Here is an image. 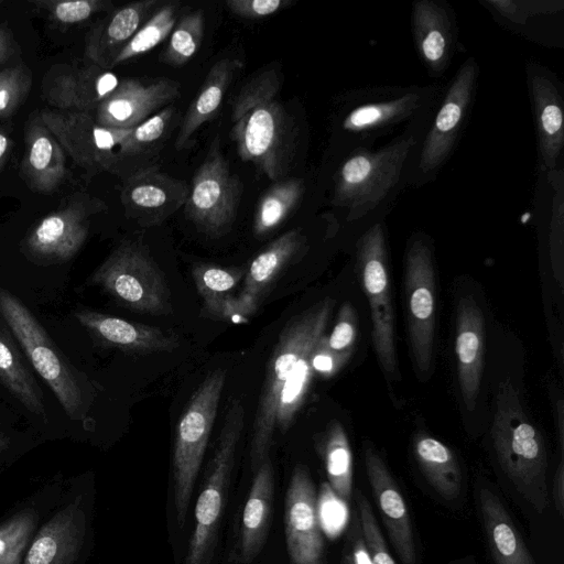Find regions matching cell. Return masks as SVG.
Returning a JSON list of instances; mask_svg holds the SVG:
<instances>
[{"label": "cell", "mask_w": 564, "mask_h": 564, "mask_svg": "<svg viewBox=\"0 0 564 564\" xmlns=\"http://www.w3.org/2000/svg\"><path fill=\"white\" fill-rule=\"evenodd\" d=\"M434 107L382 145L356 149L335 161L328 203L340 227L357 226L364 231L384 220L408 186L412 160Z\"/></svg>", "instance_id": "6da1fadb"}, {"label": "cell", "mask_w": 564, "mask_h": 564, "mask_svg": "<svg viewBox=\"0 0 564 564\" xmlns=\"http://www.w3.org/2000/svg\"><path fill=\"white\" fill-rule=\"evenodd\" d=\"M281 78L275 69L257 74L236 95L230 137L240 159L271 181H281L293 163L297 127L276 98Z\"/></svg>", "instance_id": "7a4b0ae2"}, {"label": "cell", "mask_w": 564, "mask_h": 564, "mask_svg": "<svg viewBox=\"0 0 564 564\" xmlns=\"http://www.w3.org/2000/svg\"><path fill=\"white\" fill-rule=\"evenodd\" d=\"M445 84L375 85L351 89L338 101L334 129L335 161L360 148H372L431 110Z\"/></svg>", "instance_id": "3957f363"}, {"label": "cell", "mask_w": 564, "mask_h": 564, "mask_svg": "<svg viewBox=\"0 0 564 564\" xmlns=\"http://www.w3.org/2000/svg\"><path fill=\"white\" fill-rule=\"evenodd\" d=\"M498 462L518 492L539 512L549 507L546 452L543 438L508 378L498 386L491 426Z\"/></svg>", "instance_id": "277c9868"}, {"label": "cell", "mask_w": 564, "mask_h": 564, "mask_svg": "<svg viewBox=\"0 0 564 564\" xmlns=\"http://www.w3.org/2000/svg\"><path fill=\"white\" fill-rule=\"evenodd\" d=\"M333 308L334 301L326 297L290 319L280 333L267 365L252 425L249 454L256 469L268 458L273 442L281 391L297 362L312 351L325 334Z\"/></svg>", "instance_id": "5b68a950"}, {"label": "cell", "mask_w": 564, "mask_h": 564, "mask_svg": "<svg viewBox=\"0 0 564 564\" xmlns=\"http://www.w3.org/2000/svg\"><path fill=\"white\" fill-rule=\"evenodd\" d=\"M479 74L477 59L469 56L445 84L413 156L408 186L433 182L452 158L473 110Z\"/></svg>", "instance_id": "8992f818"}, {"label": "cell", "mask_w": 564, "mask_h": 564, "mask_svg": "<svg viewBox=\"0 0 564 564\" xmlns=\"http://www.w3.org/2000/svg\"><path fill=\"white\" fill-rule=\"evenodd\" d=\"M226 376V371L219 368L204 378L176 426L172 478L176 520L181 528L186 520L193 488L217 414Z\"/></svg>", "instance_id": "52a82bcc"}, {"label": "cell", "mask_w": 564, "mask_h": 564, "mask_svg": "<svg viewBox=\"0 0 564 564\" xmlns=\"http://www.w3.org/2000/svg\"><path fill=\"white\" fill-rule=\"evenodd\" d=\"M243 425L245 408L239 399H235L228 406L208 475L195 506V525L185 564H210L213 560Z\"/></svg>", "instance_id": "ba28073f"}, {"label": "cell", "mask_w": 564, "mask_h": 564, "mask_svg": "<svg viewBox=\"0 0 564 564\" xmlns=\"http://www.w3.org/2000/svg\"><path fill=\"white\" fill-rule=\"evenodd\" d=\"M90 283L131 311L155 316L172 311L166 279L140 243L119 245L91 274Z\"/></svg>", "instance_id": "9c48e42d"}, {"label": "cell", "mask_w": 564, "mask_h": 564, "mask_svg": "<svg viewBox=\"0 0 564 564\" xmlns=\"http://www.w3.org/2000/svg\"><path fill=\"white\" fill-rule=\"evenodd\" d=\"M0 317L37 373L51 388L66 414H83L84 395L77 377L32 312L0 286Z\"/></svg>", "instance_id": "30bf717a"}, {"label": "cell", "mask_w": 564, "mask_h": 564, "mask_svg": "<svg viewBox=\"0 0 564 564\" xmlns=\"http://www.w3.org/2000/svg\"><path fill=\"white\" fill-rule=\"evenodd\" d=\"M356 257L370 307L376 355L384 373L399 378L384 220L376 221L360 232L356 242Z\"/></svg>", "instance_id": "8fae6325"}, {"label": "cell", "mask_w": 564, "mask_h": 564, "mask_svg": "<svg viewBox=\"0 0 564 564\" xmlns=\"http://www.w3.org/2000/svg\"><path fill=\"white\" fill-rule=\"evenodd\" d=\"M241 195L242 184L230 172L216 137L193 176L184 205L185 216L200 232L223 236L236 219Z\"/></svg>", "instance_id": "7c38bea8"}, {"label": "cell", "mask_w": 564, "mask_h": 564, "mask_svg": "<svg viewBox=\"0 0 564 564\" xmlns=\"http://www.w3.org/2000/svg\"><path fill=\"white\" fill-rule=\"evenodd\" d=\"M37 116L64 152L87 171L116 173L120 163L131 158L128 140L132 128L100 126L89 112L46 109Z\"/></svg>", "instance_id": "4fadbf2b"}, {"label": "cell", "mask_w": 564, "mask_h": 564, "mask_svg": "<svg viewBox=\"0 0 564 564\" xmlns=\"http://www.w3.org/2000/svg\"><path fill=\"white\" fill-rule=\"evenodd\" d=\"M404 290L412 357L417 370L426 375L434 355L436 319L433 248L424 232L413 234L408 241Z\"/></svg>", "instance_id": "5bb4252c"}, {"label": "cell", "mask_w": 564, "mask_h": 564, "mask_svg": "<svg viewBox=\"0 0 564 564\" xmlns=\"http://www.w3.org/2000/svg\"><path fill=\"white\" fill-rule=\"evenodd\" d=\"M535 137L538 171L564 166V86L558 76L540 62L524 65Z\"/></svg>", "instance_id": "9a60e30c"}, {"label": "cell", "mask_w": 564, "mask_h": 564, "mask_svg": "<svg viewBox=\"0 0 564 564\" xmlns=\"http://www.w3.org/2000/svg\"><path fill=\"white\" fill-rule=\"evenodd\" d=\"M284 531L292 564H324V538L310 471L296 465L284 499Z\"/></svg>", "instance_id": "2e32d148"}, {"label": "cell", "mask_w": 564, "mask_h": 564, "mask_svg": "<svg viewBox=\"0 0 564 564\" xmlns=\"http://www.w3.org/2000/svg\"><path fill=\"white\" fill-rule=\"evenodd\" d=\"M411 33L421 64L431 78H441L458 48V23L446 0H416L411 9Z\"/></svg>", "instance_id": "e0dca14e"}, {"label": "cell", "mask_w": 564, "mask_h": 564, "mask_svg": "<svg viewBox=\"0 0 564 564\" xmlns=\"http://www.w3.org/2000/svg\"><path fill=\"white\" fill-rule=\"evenodd\" d=\"M178 96V84L166 77L151 82L123 78L98 105L94 117L100 126L130 129L171 105Z\"/></svg>", "instance_id": "ac0fdd59"}, {"label": "cell", "mask_w": 564, "mask_h": 564, "mask_svg": "<svg viewBox=\"0 0 564 564\" xmlns=\"http://www.w3.org/2000/svg\"><path fill=\"white\" fill-rule=\"evenodd\" d=\"M503 29L547 47L564 46L563 0H479Z\"/></svg>", "instance_id": "d6986e66"}, {"label": "cell", "mask_w": 564, "mask_h": 564, "mask_svg": "<svg viewBox=\"0 0 564 564\" xmlns=\"http://www.w3.org/2000/svg\"><path fill=\"white\" fill-rule=\"evenodd\" d=\"M188 192L183 181L154 170H140L127 180L121 202L130 218L141 226H153L184 206Z\"/></svg>", "instance_id": "ffe728a7"}, {"label": "cell", "mask_w": 564, "mask_h": 564, "mask_svg": "<svg viewBox=\"0 0 564 564\" xmlns=\"http://www.w3.org/2000/svg\"><path fill=\"white\" fill-rule=\"evenodd\" d=\"M91 209L82 202L67 205L42 218L25 239L30 256L43 262H62L73 258L88 237Z\"/></svg>", "instance_id": "44dd1931"}, {"label": "cell", "mask_w": 564, "mask_h": 564, "mask_svg": "<svg viewBox=\"0 0 564 564\" xmlns=\"http://www.w3.org/2000/svg\"><path fill=\"white\" fill-rule=\"evenodd\" d=\"M365 466L373 498L401 563L416 564L406 503L383 459L370 445L365 447Z\"/></svg>", "instance_id": "7402d4cb"}, {"label": "cell", "mask_w": 564, "mask_h": 564, "mask_svg": "<svg viewBox=\"0 0 564 564\" xmlns=\"http://www.w3.org/2000/svg\"><path fill=\"white\" fill-rule=\"evenodd\" d=\"M77 322L100 345L130 354H152L175 350L180 340L171 332L130 322L90 310L74 313Z\"/></svg>", "instance_id": "603a6c76"}, {"label": "cell", "mask_w": 564, "mask_h": 564, "mask_svg": "<svg viewBox=\"0 0 564 564\" xmlns=\"http://www.w3.org/2000/svg\"><path fill=\"white\" fill-rule=\"evenodd\" d=\"M119 82L110 69L93 63L79 68L62 66L47 76L43 91L46 100L58 110L91 113Z\"/></svg>", "instance_id": "cb8c5ba5"}, {"label": "cell", "mask_w": 564, "mask_h": 564, "mask_svg": "<svg viewBox=\"0 0 564 564\" xmlns=\"http://www.w3.org/2000/svg\"><path fill=\"white\" fill-rule=\"evenodd\" d=\"M85 534L86 514L78 496L40 529L22 564H76Z\"/></svg>", "instance_id": "d4e9b609"}, {"label": "cell", "mask_w": 564, "mask_h": 564, "mask_svg": "<svg viewBox=\"0 0 564 564\" xmlns=\"http://www.w3.org/2000/svg\"><path fill=\"white\" fill-rule=\"evenodd\" d=\"M455 351L462 398L467 410L473 411L484 368L485 319L471 296L460 297L457 305Z\"/></svg>", "instance_id": "484cf974"}, {"label": "cell", "mask_w": 564, "mask_h": 564, "mask_svg": "<svg viewBox=\"0 0 564 564\" xmlns=\"http://www.w3.org/2000/svg\"><path fill=\"white\" fill-rule=\"evenodd\" d=\"M158 3L156 0L131 2L97 22L86 35L85 54L90 63L111 69L117 55L152 15Z\"/></svg>", "instance_id": "4316f807"}, {"label": "cell", "mask_w": 564, "mask_h": 564, "mask_svg": "<svg viewBox=\"0 0 564 564\" xmlns=\"http://www.w3.org/2000/svg\"><path fill=\"white\" fill-rule=\"evenodd\" d=\"M22 174L29 187L41 193L55 191L66 174L65 152L36 115L28 122Z\"/></svg>", "instance_id": "83f0119b"}, {"label": "cell", "mask_w": 564, "mask_h": 564, "mask_svg": "<svg viewBox=\"0 0 564 564\" xmlns=\"http://www.w3.org/2000/svg\"><path fill=\"white\" fill-rule=\"evenodd\" d=\"M274 473L269 457L257 468L241 518L239 561L252 562L262 550L271 524Z\"/></svg>", "instance_id": "f1b7e54d"}, {"label": "cell", "mask_w": 564, "mask_h": 564, "mask_svg": "<svg viewBox=\"0 0 564 564\" xmlns=\"http://www.w3.org/2000/svg\"><path fill=\"white\" fill-rule=\"evenodd\" d=\"M533 207L545 219L546 245L553 278L564 285V166L538 171Z\"/></svg>", "instance_id": "f546056e"}, {"label": "cell", "mask_w": 564, "mask_h": 564, "mask_svg": "<svg viewBox=\"0 0 564 564\" xmlns=\"http://www.w3.org/2000/svg\"><path fill=\"white\" fill-rule=\"evenodd\" d=\"M305 248L306 237L301 228H293L274 239L251 261L238 296L258 310L280 272Z\"/></svg>", "instance_id": "4dcf8cb0"}, {"label": "cell", "mask_w": 564, "mask_h": 564, "mask_svg": "<svg viewBox=\"0 0 564 564\" xmlns=\"http://www.w3.org/2000/svg\"><path fill=\"white\" fill-rule=\"evenodd\" d=\"M479 507L495 564H535L505 506L490 489L479 490Z\"/></svg>", "instance_id": "1f68e13d"}, {"label": "cell", "mask_w": 564, "mask_h": 564, "mask_svg": "<svg viewBox=\"0 0 564 564\" xmlns=\"http://www.w3.org/2000/svg\"><path fill=\"white\" fill-rule=\"evenodd\" d=\"M240 68V62L234 58H221L209 69L203 85L194 100L188 106L181 122L175 148L183 150L194 142V134L208 120H210L223 104L224 97Z\"/></svg>", "instance_id": "d6a6232c"}, {"label": "cell", "mask_w": 564, "mask_h": 564, "mask_svg": "<svg viewBox=\"0 0 564 564\" xmlns=\"http://www.w3.org/2000/svg\"><path fill=\"white\" fill-rule=\"evenodd\" d=\"M413 448L429 484L445 500H455L462 490V471L453 452L426 434L415 436Z\"/></svg>", "instance_id": "836d02e7"}, {"label": "cell", "mask_w": 564, "mask_h": 564, "mask_svg": "<svg viewBox=\"0 0 564 564\" xmlns=\"http://www.w3.org/2000/svg\"><path fill=\"white\" fill-rule=\"evenodd\" d=\"M319 453L325 465L327 485L341 501L349 503L352 495V453L346 431L339 422H332L324 433Z\"/></svg>", "instance_id": "e575fe53"}, {"label": "cell", "mask_w": 564, "mask_h": 564, "mask_svg": "<svg viewBox=\"0 0 564 564\" xmlns=\"http://www.w3.org/2000/svg\"><path fill=\"white\" fill-rule=\"evenodd\" d=\"M306 191L301 178L275 182L260 197L253 218V234L264 237L281 226L300 206Z\"/></svg>", "instance_id": "d590c367"}, {"label": "cell", "mask_w": 564, "mask_h": 564, "mask_svg": "<svg viewBox=\"0 0 564 564\" xmlns=\"http://www.w3.org/2000/svg\"><path fill=\"white\" fill-rule=\"evenodd\" d=\"M0 380L2 384L32 413L43 415L42 391L26 368L18 348L0 328Z\"/></svg>", "instance_id": "8d00e7d4"}, {"label": "cell", "mask_w": 564, "mask_h": 564, "mask_svg": "<svg viewBox=\"0 0 564 564\" xmlns=\"http://www.w3.org/2000/svg\"><path fill=\"white\" fill-rule=\"evenodd\" d=\"M182 11V4L178 1L167 2L156 9L120 51L112 67L148 53L159 45L171 34Z\"/></svg>", "instance_id": "74e56055"}, {"label": "cell", "mask_w": 564, "mask_h": 564, "mask_svg": "<svg viewBox=\"0 0 564 564\" xmlns=\"http://www.w3.org/2000/svg\"><path fill=\"white\" fill-rule=\"evenodd\" d=\"M205 19L202 10L191 11L180 18L170 34L162 62L171 66L186 64L198 51L204 36Z\"/></svg>", "instance_id": "f35d334b"}, {"label": "cell", "mask_w": 564, "mask_h": 564, "mask_svg": "<svg viewBox=\"0 0 564 564\" xmlns=\"http://www.w3.org/2000/svg\"><path fill=\"white\" fill-rule=\"evenodd\" d=\"M37 520V512L25 508L0 525V564H22Z\"/></svg>", "instance_id": "ab89813d"}, {"label": "cell", "mask_w": 564, "mask_h": 564, "mask_svg": "<svg viewBox=\"0 0 564 564\" xmlns=\"http://www.w3.org/2000/svg\"><path fill=\"white\" fill-rule=\"evenodd\" d=\"M310 355L311 352L297 362L294 372L281 391L275 422L276 430L281 433H285L290 429L308 392L314 376Z\"/></svg>", "instance_id": "60d3db41"}, {"label": "cell", "mask_w": 564, "mask_h": 564, "mask_svg": "<svg viewBox=\"0 0 564 564\" xmlns=\"http://www.w3.org/2000/svg\"><path fill=\"white\" fill-rule=\"evenodd\" d=\"M245 267H220L198 263L192 270L197 292L204 303L231 295V291L246 274Z\"/></svg>", "instance_id": "b9f144b4"}, {"label": "cell", "mask_w": 564, "mask_h": 564, "mask_svg": "<svg viewBox=\"0 0 564 564\" xmlns=\"http://www.w3.org/2000/svg\"><path fill=\"white\" fill-rule=\"evenodd\" d=\"M34 6L44 10L52 21L62 25H72L108 10L111 2L107 0H40L34 1Z\"/></svg>", "instance_id": "7bdbcfd3"}, {"label": "cell", "mask_w": 564, "mask_h": 564, "mask_svg": "<svg viewBox=\"0 0 564 564\" xmlns=\"http://www.w3.org/2000/svg\"><path fill=\"white\" fill-rule=\"evenodd\" d=\"M32 84L29 68L22 65L0 72V119L11 116L26 98Z\"/></svg>", "instance_id": "ee69618b"}, {"label": "cell", "mask_w": 564, "mask_h": 564, "mask_svg": "<svg viewBox=\"0 0 564 564\" xmlns=\"http://www.w3.org/2000/svg\"><path fill=\"white\" fill-rule=\"evenodd\" d=\"M355 497L359 512L360 531L372 564H395L368 499L359 490L356 491Z\"/></svg>", "instance_id": "f6af8a7d"}, {"label": "cell", "mask_w": 564, "mask_h": 564, "mask_svg": "<svg viewBox=\"0 0 564 564\" xmlns=\"http://www.w3.org/2000/svg\"><path fill=\"white\" fill-rule=\"evenodd\" d=\"M175 108L172 105L164 107L142 123L133 127L128 140L131 156L140 155L154 145L170 129Z\"/></svg>", "instance_id": "bcb514c9"}, {"label": "cell", "mask_w": 564, "mask_h": 564, "mask_svg": "<svg viewBox=\"0 0 564 564\" xmlns=\"http://www.w3.org/2000/svg\"><path fill=\"white\" fill-rule=\"evenodd\" d=\"M325 337L334 352L350 358L357 337V314L349 302L340 306L336 324L332 333Z\"/></svg>", "instance_id": "7dc6e473"}, {"label": "cell", "mask_w": 564, "mask_h": 564, "mask_svg": "<svg viewBox=\"0 0 564 564\" xmlns=\"http://www.w3.org/2000/svg\"><path fill=\"white\" fill-rule=\"evenodd\" d=\"M256 311L257 308L232 294L203 305V313L207 317L234 323L246 322Z\"/></svg>", "instance_id": "c3c4849f"}, {"label": "cell", "mask_w": 564, "mask_h": 564, "mask_svg": "<svg viewBox=\"0 0 564 564\" xmlns=\"http://www.w3.org/2000/svg\"><path fill=\"white\" fill-rule=\"evenodd\" d=\"M348 359L349 357L336 354L328 347L325 334L315 344L310 355V364L314 375L325 378L336 375Z\"/></svg>", "instance_id": "681fc988"}, {"label": "cell", "mask_w": 564, "mask_h": 564, "mask_svg": "<svg viewBox=\"0 0 564 564\" xmlns=\"http://www.w3.org/2000/svg\"><path fill=\"white\" fill-rule=\"evenodd\" d=\"M293 3V0H228L227 8L243 19H261L272 15Z\"/></svg>", "instance_id": "f907efd6"}, {"label": "cell", "mask_w": 564, "mask_h": 564, "mask_svg": "<svg viewBox=\"0 0 564 564\" xmlns=\"http://www.w3.org/2000/svg\"><path fill=\"white\" fill-rule=\"evenodd\" d=\"M351 564H372L365 540L362 538L359 522L351 534Z\"/></svg>", "instance_id": "816d5d0a"}, {"label": "cell", "mask_w": 564, "mask_h": 564, "mask_svg": "<svg viewBox=\"0 0 564 564\" xmlns=\"http://www.w3.org/2000/svg\"><path fill=\"white\" fill-rule=\"evenodd\" d=\"M554 506L561 518L564 517V460L561 458L553 479Z\"/></svg>", "instance_id": "f5cc1de1"}, {"label": "cell", "mask_w": 564, "mask_h": 564, "mask_svg": "<svg viewBox=\"0 0 564 564\" xmlns=\"http://www.w3.org/2000/svg\"><path fill=\"white\" fill-rule=\"evenodd\" d=\"M554 410H555V427H556V434L558 444L561 447V451H563L564 446V405L562 398H557L554 401Z\"/></svg>", "instance_id": "db71d44e"}, {"label": "cell", "mask_w": 564, "mask_h": 564, "mask_svg": "<svg viewBox=\"0 0 564 564\" xmlns=\"http://www.w3.org/2000/svg\"><path fill=\"white\" fill-rule=\"evenodd\" d=\"M10 46L11 35L9 34V31L6 28L0 26V64L8 57Z\"/></svg>", "instance_id": "11a10c76"}, {"label": "cell", "mask_w": 564, "mask_h": 564, "mask_svg": "<svg viewBox=\"0 0 564 564\" xmlns=\"http://www.w3.org/2000/svg\"><path fill=\"white\" fill-rule=\"evenodd\" d=\"M10 138L7 133L0 131V167L2 166L3 162L6 161V158L10 150Z\"/></svg>", "instance_id": "9f6ffc18"}, {"label": "cell", "mask_w": 564, "mask_h": 564, "mask_svg": "<svg viewBox=\"0 0 564 564\" xmlns=\"http://www.w3.org/2000/svg\"><path fill=\"white\" fill-rule=\"evenodd\" d=\"M8 444V437L0 431V453L7 448Z\"/></svg>", "instance_id": "6f0895ef"}, {"label": "cell", "mask_w": 564, "mask_h": 564, "mask_svg": "<svg viewBox=\"0 0 564 564\" xmlns=\"http://www.w3.org/2000/svg\"><path fill=\"white\" fill-rule=\"evenodd\" d=\"M345 564H351L350 557H347V558L345 560Z\"/></svg>", "instance_id": "680465c9"}]
</instances>
